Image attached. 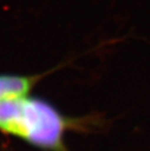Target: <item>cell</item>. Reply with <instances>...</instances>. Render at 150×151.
Segmentation results:
<instances>
[{"mask_svg": "<svg viewBox=\"0 0 150 151\" xmlns=\"http://www.w3.org/2000/svg\"><path fill=\"white\" fill-rule=\"evenodd\" d=\"M87 118L63 114L50 101L30 94L0 101V132L46 151H67L65 134Z\"/></svg>", "mask_w": 150, "mask_h": 151, "instance_id": "obj_1", "label": "cell"}, {"mask_svg": "<svg viewBox=\"0 0 150 151\" xmlns=\"http://www.w3.org/2000/svg\"><path fill=\"white\" fill-rule=\"evenodd\" d=\"M55 69L36 74L0 73V101L28 95L41 80Z\"/></svg>", "mask_w": 150, "mask_h": 151, "instance_id": "obj_2", "label": "cell"}]
</instances>
